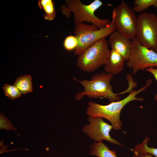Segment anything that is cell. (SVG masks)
<instances>
[{"label": "cell", "instance_id": "obj_9", "mask_svg": "<svg viewBox=\"0 0 157 157\" xmlns=\"http://www.w3.org/2000/svg\"><path fill=\"white\" fill-rule=\"evenodd\" d=\"M89 124L82 128V131L91 139L96 142H102L105 140L113 144L123 145L115 139L111 138L110 132L113 126L105 122L101 117L89 116Z\"/></svg>", "mask_w": 157, "mask_h": 157}, {"label": "cell", "instance_id": "obj_1", "mask_svg": "<svg viewBox=\"0 0 157 157\" xmlns=\"http://www.w3.org/2000/svg\"><path fill=\"white\" fill-rule=\"evenodd\" d=\"M152 82V80L149 79L144 87L137 90L133 91L122 100L111 102L107 105H101L93 101H90L86 109V114L89 116L105 118L111 123L113 129L117 130L121 129L122 122L120 119V116L122 108L131 101H144L143 98L137 97L136 95L144 90Z\"/></svg>", "mask_w": 157, "mask_h": 157}, {"label": "cell", "instance_id": "obj_2", "mask_svg": "<svg viewBox=\"0 0 157 157\" xmlns=\"http://www.w3.org/2000/svg\"><path fill=\"white\" fill-rule=\"evenodd\" d=\"M113 75L110 73L101 72L94 75L90 80H78L73 77V79L80 83L83 87V90L76 94L74 98L79 101L84 96L90 98H102L108 100L110 103L118 101L120 97L119 94L114 93L110 82Z\"/></svg>", "mask_w": 157, "mask_h": 157}, {"label": "cell", "instance_id": "obj_21", "mask_svg": "<svg viewBox=\"0 0 157 157\" xmlns=\"http://www.w3.org/2000/svg\"><path fill=\"white\" fill-rule=\"evenodd\" d=\"M153 156L149 153H139L134 151L132 157H153Z\"/></svg>", "mask_w": 157, "mask_h": 157}, {"label": "cell", "instance_id": "obj_11", "mask_svg": "<svg viewBox=\"0 0 157 157\" xmlns=\"http://www.w3.org/2000/svg\"><path fill=\"white\" fill-rule=\"evenodd\" d=\"M123 57L115 51L110 50L104 64V70L113 75L119 74L124 68L125 62Z\"/></svg>", "mask_w": 157, "mask_h": 157}, {"label": "cell", "instance_id": "obj_19", "mask_svg": "<svg viewBox=\"0 0 157 157\" xmlns=\"http://www.w3.org/2000/svg\"><path fill=\"white\" fill-rule=\"evenodd\" d=\"M0 129L7 131L12 130L15 131L17 133L16 129L13 127L11 122L2 113L0 114Z\"/></svg>", "mask_w": 157, "mask_h": 157}, {"label": "cell", "instance_id": "obj_14", "mask_svg": "<svg viewBox=\"0 0 157 157\" xmlns=\"http://www.w3.org/2000/svg\"><path fill=\"white\" fill-rule=\"evenodd\" d=\"M14 85L23 94L32 92V78L30 75H25L19 77L14 83Z\"/></svg>", "mask_w": 157, "mask_h": 157}, {"label": "cell", "instance_id": "obj_5", "mask_svg": "<svg viewBox=\"0 0 157 157\" xmlns=\"http://www.w3.org/2000/svg\"><path fill=\"white\" fill-rule=\"evenodd\" d=\"M115 30L112 20L108 25L100 29L93 24L83 23L76 25L74 33L77 39L78 44L74 49V54L78 56L96 42L110 35Z\"/></svg>", "mask_w": 157, "mask_h": 157}, {"label": "cell", "instance_id": "obj_4", "mask_svg": "<svg viewBox=\"0 0 157 157\" xmlns=\"http://www.w3.org/2000/svg\"><path fill=\"white\" fill-rule=\"evenodd\" d=\"M110 51L106 38L101 39L78 56L76 65L83 72H94L104 65Z\"/></svg>", "mask_w": 157, "mask_h": 157}, {"label": "cell", "instance_id": "obj_15", "mask_svg": "<svg viewBox=\"0 0 157 157\" xmlns=\"http://www.w3.org/2000/svg\"><path fill=\"white\" fill-rule=\"evenodd\" d=\"M149 140V138L145 137V139L142 143L137 145L134 148V151L142 153H149L157 157V148L150 147L148 144Z\"/></svg>", "mask_w": 157, "mask_h": 157}, {"label": "cell", "instance_id": "obj_18", "mask_svg": "<svg viewBox=\"0 0 157 157\" xmlns=\"http://www.w3.org/2000/svg\"><path fill=\"white\" fill-rule=\"evenodd\" d=\"M78 44V41L75 36L69 35L65 39L63 45L64 49L68 51L75 49Z\"/></svg>", "mask_w": 157, "mask_h": 157}, {"label": "cell", "instance_id": "obj_13", "mask_svg": "<svg viewBox=\"0 0 157 157\" xmlns=\"http://www.w3.org/2000/svg\"><path fill=\"white\" fill-rule=\"evenodd\" d=\"M38 4L39 8L44 11L43 17L45 19L51 21L56 18V10L52 0H39Z\"/></svg>", "mask_w": 157, "mask_h": 157}, {"label": "cell", "instance_id": "obj_10", "mask_svg": "<svg viewBox=\"0 0 157 157\" xmlns=\"http://www.w3.org/2000/svg\"><path fill=\"white\" fill-rule=\"evenodd\" d=\"M132 40L115 30L109 37L108 41L111 48L120 54L125 61L128 60L130 55Z\"/></svg>", "mask_w": 157, "mask_h": 157}, {"label": "cell", "instance_id": "obj_16", "mask_svg": "<svg viewBox=\"0 0 157 157\" xmlns=\"http://www.w3.org/2000/svg\"><path fill=\"white\" fill-rule=\"evenodd\" d=\"M132 9L134 12H141L149 7L157 8V0H135Z\"/></svg>", "mask_w": 157, "mask_h": 157}, {"label": "cell", "instance_id": "obj_7", "mask_svg": "<svg viewBox=\"0 0 157 157\" xmlns=\"http://www.w3.org/2000/svg\"><path fill=\"white\" fill-rule=\"evenodd\" d=\"M112 20L116 29L130 39L135 37L137 17L132 8L122 0L113 10Z\"/></svg>", "mask_w": 157, "mask_h": 157}, {"label": "cell", "instance_id": "obj_3", "mask_svg": "<svg viewBox=\"0 0 157 157\" xmlns=\"http://www.w3.org/2000/svg\"><path fill=\"white\" fill-rule=\"evenodd\" d=\"M66 4L62 6L60 10L67 18L69 17L72 13L76 25L84 22L91 23L98 28L106 26L111 22L108 19H101L94 14L95 11L103 4L99 0H95L89 5H85L79 0H65Z\"/></svg>", "mask_w": 157, "mask_h": 157}, {"label": "cell", "instance_id": "obj_6", "mask_svg": "<svg viewBox=\"0 0 157 157\" xmlns=\"http://www.w3.org/2000/svg\"><path fill=\"white\" fill-rule=\"evenodd\" d=\"M135 38L142 46L155 52L157 49V15L143 12L137 17Z\"/></svg>", "mask_w": 157, "mask_h": 157}, {"label": "cell", "instance_id": "obj_17", "mask_svg": "<svg viewBox=\"0 0 157 157\" xmlns=\"http://www.w3.org/2000/svg\"><path fill=\"white\" fill-rule=\"evenodd\" d=\"M2 89L5 95L10 99H14L21 95V92L14 85L5 84Z\"/></svg>", "mask_w": 157, "mask_h": 157}, {"label": "cell", "instance_id": "obj_22", "mask_svg": "<svg viewBox=\"0 0 157 157\" xmlns=\"http://www.w3.org/2000/svg\"><path fill=\"white\" fill-rule=\"evenodd\" d=\"M156 52L157 53V49L156 51Z\"/></svg>", "mask_w": 157, "mask_h": 157}, {"label": "cell", "instance_id": "obj_8", "mask_svg": "<svg viewBox=\"0 0 157 157\" xmlns=\"http://www.w3.org/2000/svg\"><path fill=\"white\" fill-rule=\"evenodd\" d=\"M126 65L132 69L133 74L139 70L154 67L157 68V53L141 45L135 38L132 40Z\"/></svg>", "mask_w": 157, "mask_h": 157}, {"label": "cell", "instance_id": "obj_20", "mask_svg": "<svg viewBox=\"0 0 157 157\" xmlns=\"http://www.w3.org/2000/svg\"><path fill=\"white\" fill-rule=\"evenodd\" d=\"M146 70L152 74L157 81V69L151 67L146 69ZM154 99L155 100H157V93L155 95Z\"/></svg>", "mask_w": 157, "mask_h": 157}, {"label": "cell", "instance_id": "obj_12", "mask_svg": "<svg viewBox=\"0 0 157 157\" xmlns=\"http://www.w3.org/2000/svg\"><path fill=\"white\" fill-rule=\"evenodd\" d=\"M90 148V155L98 157H117L116 151L110 150L103 142H94Z\"/></svg>", "mask_w": 157, "mask_h": 157}]
</instances>
